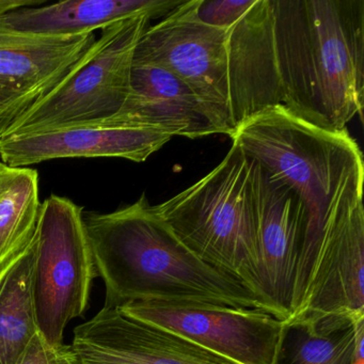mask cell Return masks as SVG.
Listing matches in <instances>:
<instances>
[{
  "label": "cell",
  "instance_id": "obj_9",
  "mask_svg": "<svg viewBox=\"0 0 364 364\" xmlns=\"http://www.w3.org/2000/svg\"><path fill=\"white\" fill-rule=\"evenodd\" d=\"M117 308L234 364H272L283 327V321L261 309L141 301Z\"/></svg>",
  "mask_w": 364,
  "mask_h": 364
},
{
  "label": "cell",
  "instance_id": "obj_8",
  "mask_svg": "<svg viewBox=\"0 0 364 364\" xmlns=\"http://www.w3.org/2000/svg\"><path fill=\"white\" fill-rule=\"evenodd\" d=\"M199 0H185L159 24L149 26L136 48L133 65L161 68L195 95L215 133L235 132L230 101L229 28L197 18Z\"/></svg>",
  "mask_w": 364,
  "mask_h": 364
},
{
  "label": "cell",
  "instance_id": "obj_20",
  "mask_svg": "<svg viewBox=\"0 0 364 364\" xmlns=\"http://www.w3.org/2000/svg\"><path fill=\"white\" fill-rule=\"evenodd\" d=\"M18 364H80L72 345H50L38 332Z\"/></svg>",
  "mask_w": 364,
  "mask_h": 364
},
{
  "label": "cell",
  "instance_id": "obj_4",
  "mask_svg": "<svg viewBox=\"0 0 364 364\" xmlns=\"http://www.w3.org/2000/svg\"><path fill=\"white\" fill-rule=\"evenodd\" d=\"M255 165L233 144L210 173L152 205L200 259L235 277L252 293L259 259Z\"/></svg>",
  "mask_w": 364,
  "mask_h": 364
},
{
  "label": "cell",
  "instance_id": "obj_6",
  "mask_svg": "<svg viewBox=\"0 0 364 364\" xmlns=\"http://www.w3.org/2000/svg\"><path fill=\"white\" fill-rule=\"evenodd\" d=\"M84 215L82 206L60 196L41 203L33 300L38 331L50 345L63 344L68 323L84 314L97 276Z\"/></svg>",
  "mask_w": 364,
  "mask_h": 364
},
{
  "label": "cell",
  "instance_id": "obj_10",
  "mask_svg": "<svg viewBox=\"0 0 364 364\" xmlns=\"http://www.w3.org/2000/svg\"><path fill=\"white\" fill-rule=\"evenodd\" d=\"M255 164L259 259L252 291L266 312L284 321L308 237V210L291 188Z\"/></svg>",
  "mask_w": 364,
  "mask_h": 364
},
{
  "label": "cell",
  "instance_id": "obj_13",
  "mask_svg": "<svg viewBox=\"0 0 364 364\" xmlns=\"http://www.w3.org/2000/svg\"><path fill=\"white\" fill-rule=\"evenodd\" d=\"M102 123L189 139L216 134L191 89L170 72L150 65H133L124 105Z\"/></svg>",
  "mask_w": 364,
  "mask_h": 364
},
{
  "label": "cell",
  "instance_id": "obj_7",
  "mask_svg": "<svg viewBox=\"0 0 364 364\" xmlns=\"http://www.w3.org/2000/svg\"><path fill=\"white\" fill-rule=\"evenodd\" d=\"M364 165L345 172L330 202L304 293L285 321L364 317Z\"/></svg>",
  "mask_w": 364,
  "mask_h": 364
},
{
  "label": "cell",
  "instance_id": "obj_19",
  "mask_svg": "<svg viewBox=\"0 0 364 364\" xmlns=\"http://www.w3.org/2000/svg\"><path fill=\"white\" fill-rule=\"evenodd\" d=\"M255 0H199L197 18L215 28H230L245 16Z\"/></svg>",
  "mask_w": 364,
  "mask_h": 364
},
{
  "label": "cell",
  "instance_id": "obj_14",
  "mask_svg": "<svg viewBox=\"0 0 364 364\" xmlns=\"http://www.w3.org/2000/svg\"><path fill=\"white\" fill-rule=\"evenodd\" d=\"M185 0H67L23 8L0 16V25L20 33L71 37L95 33L139 16H166Z\"/></svg>",
  "mask_w": 364,
  "mask_h": 364
},
{
  "label": "cell",
  "instance_id": "obj_3",
  "mask_svg": "<svg viewBox=\"0 0 364 364\" xmlns=\"http://www.w3.org/2000/svg\"><path fill=\"white\" fill-rule=\"evenodd\" d=\"M230 138L272 180L291 188L308 210V237L296 270L293 310L310 276L330 202L345 172L363 164L361 150L347 129H321L282 106L253 114Z\"/></svg>",
  "mask_w": 364,
  "mask_h": 364
},
{
  "label": "cell",
  "instance_id": "obj_15",
  "mask_svg": "<svg viewBox=\"0 0 364 364\" xmlns=\"http://www.w3.org/2000/svg\"><path fill=\"white\" fill-rule=\"evenodd\" d=\"M95 40V33L50 37L0 25V78L39 100L67 76Z\"/></svg>",
  "mask_w": 364,
  "mask_h": 364
},
{
  "label": "cell",
  "instance_id": "obj_11",
  "mask_svg": "<svg viewBox=\"0 0 364 364\" xmlns=\"http://www.w3.org/2000/svg\"><path fill=\"white\" fill-rule=\"evenodd\" d=\"M71 345L80 364H234L117 306L77 326Z\"/></svg>",
  "mask_w": 364,
  "mask_h": 364
},
{
  "label": "cell",
  "instance_id": "obj_1",
  "mask_svg": "<svg viewBox=\"0 0 364 364\" xmlns=\"http://www.w3.org/2000/svg\"><path fill=\"white\" fill-rule=\"evenodd\" d=\"M228 52L235 129L272 106L330 132L363 119L364 0H255Z\"/></svg>",
  "mask_w": 364,
  "mask_h": 364
},
{
  "label": "cell",
  "instance_id": "obj_16",
  "mask_svg": "<svg viewBox=\"0 0 364 364\" xmlns=\"http://www.w3.org/2000/svg\"><path fill=\"white\" fill-rule=\"evenodd\" d=\"M364 317L331 314L283 321L272 364H353Z\"/></svg>",
  "mask_w": 364,
  "mask_h": 364
},
{
  "label": "cell",
  "instance_id": "obj_2",
  "mask_svg": "<svg viewBox=\"0 0 364 364\" xmlns=\"http://www.w3.org/2000/svg\"><path fill=\"white\" fill-rule=\"evenodd\" d=\"M84 220L97 274L105 283V306L141 301L264 310L244 282L183 244L144 193L114 212L85 214Z\"/></svg>",
  "mask_w": 364,
  "mask_h": 364
},
{
  "label": "cell",
  "instance_id": "obj_17",
  "mask_svg": "<svg viewBox=\"0 0 364 364\" xmlns=\"http://www.w3.org/2000/svg\"><path fill=\"white\" fill-rule=\"evenodd\" d=\"M36 234L14 259L0 266V364H18L38 333L33 300Z\"/></svg>",
  "mask_w": 364,
  "mask_h": 364
},
{
  "label": "cell",
  "instance_id": "obj_21",
  "mask_svg": "<svg viewBox=\"0 0 364 364\" xmlns=\"http://www.w3.org/2000/svg\"><path fill=\"white\" fill-rule=\"evenodd\" d=\"M38 97L21 90L18 86L0 78V136L31 107Z\"/></svg>",
  "mask_w": 364,
  "mask_h": 364
},
{
  "label": "cell",
  "instance_id": "obj_12",
  "mask_svg": "<svg viewBox=\"0 0 364 364\" xmlns=\"http://www.w3.org/2000/svg\"><path fill=\"white\" fill-rule=\"evenodd\" d=\"M171 138L161 132L108 123L60 125L1 136L0 159L14 168L77 157H118L144 163Z\"/></svg>",
  "mask_w": 364,
  "mask_h": 364
},
{
  "label": "cell",
  "instance_id": "obj_18",
  "mask_svg": "<svg viewBox=\"0 0 364 364\" xmlns=\"http://www.w3.org/2000/svg\"><path fill=\"white\" fill-rule=\"evenodd\" d=\"M40 210L38 172L28 167H9L0 161V266L31 242Z\"/></svg>",
  "mask_w": 364,
  "mask_h": 364
},
{
  "label": "cell",
  "instance_id": "obj_5",
  "mask_svg": "<svg viewBox=\"0 0 364 364\" xmlns=\"http://www.w3.org/2000/svg\"><path fill=\"white\" fill-rule=\"evenodd\" d=\"M151 20L148 16H135L101 29L100 37L67 76L27 108L1 136L104 122L118 114L131 90L136 48Z\"/></svg>",
  "mask_w": 364,
  "mask_h": 364
}]
</instances>
